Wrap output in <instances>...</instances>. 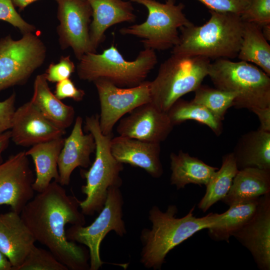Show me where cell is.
Segmentation results:
<instances>
[{
  "label": "cell",
  "mask_w": 270,
  "mask_h": 270,
  "mask_svg": "<svg viewBox=\"0 0 270 270\" xmlns=\"http://www.w3.org/2000/svg\"><path fill=\"white\" fill-rule=\"evenodd\" d=\"M80 201L68 194L63 186L54 180L34 196L20 215L36 242L46 246L61 263L70 270H90L89 252L69 240L66 226H84Z\"/></svg>",
  "instance_id": "obj_1"
},
{
  "label": "cell",
  "mask_w": 270,
  "mask_h": 270,
  "mask_svg": "<svg viewBox=\"0 0 270 270\" xmlns=\"http://www.w3.org/2000/svg\"><path fill=\"white\" fill-rule=\"evenodd\" d=\"M194 207L184 216L178 218L176 205H169L165 212L154 206L149 211L151 229L141 232L142 248L140 262L147 268L160 270L168 253L197 232L208 229L217 223L222 214L210 213L197 218L194 214Z\"/></svg>",
  "instance_id": "obj_2"
},
{
  "label": "cell",
  "mask_w": 270,
  "mask_h": 270,
  "mask_svg": "<svg viewBox=\"0 0 270 270\" xmlns=\"http://www.w3.org/2000/svg\"><path fill=\"white\" fill-rule=\"evenodd\" d=\"M204 24L182 28L172 54L198 56L208 59H231L238 56L242 40L244 22L240 15L210 10Z\"/></svg>",
  "instance_id": "obj_3"
},
{
  "label": "cell",
  "mask_w": 270,
  "mask_h": 270,
  "mask_svg": "<svg viewBox=\"0 0 270 270\" xmlns=\"http://www.w3.org/2000/svg\"><path fill=\"white\" fill-rule=\"evenodd\" d=\"M84 129L94 138L96 156L89 170L80 172L82 176L86 180V184L81 188L86 198L80 201V207L84 215L92 216L100 212L104 208L108 188H120L122 185L120 173L124 166L123 164L118 162L111 153L110 143L112 134H102L98 115L86 116Z\"/></svg>",
  "instance_id": "obj_4"
},
{
  "label": "cell",
  "mask_w": 270,
  "mask_h": 270,
  "mask_svg": "<svg viewBox=\"0 0 270 270\" xmlns=\"http://www.w3.org/2000/svg\"><path fill=\"white\" fill-rule=\"evenodd\" d=\"M78 60L76 70L80 79L93 82L104 78L121 88L142 83L158 62L153 50L144 48L135 60L128 61L114 44L102 54L88 52Z\"/></svg>",
  "instance_id": "obj_5"
},
{
  "label": "cell",
  "mask_w": 270,
  "mask_h": 270,
  "mask_svg": "<svg viewBox=\"0 0 270 270\" xmlns=\"http://www.w3.org/2000/svg\"><path fill=\"white\" fill-rule=\"evenodd\" d=\"M208 76L216 88L237 94L233 106L236 108L270 106V76L251 63L216 60Z\"/></svg>",
  "instance_id": "obj_6"
},
{
  "label": "cell",
  "mask_w": 270,
  "mask_h": 270,
  "mask_svg": "<svg viewBox=\"0 0 270 270\" xmlns=\"http://www.w3.org/2000/svg\"><path fill=\"white\" fill-rule=\"evenodd\" d=\"M210 64V59L202 56L172 54L150 81L151 102L167 112L177 100L202 84Z\"/></svg>",
  "instance_id": "obj_7"
},
{
  "label": "cell",
  "mask_w": 270,
  "mask_h": 270,
  "mask_svg": "<svg viewBox=\"0 0 270 270\" xmlns=\"http://www.w3.org/2000/svg\"><path fill=\"white\" fill-rule=\"evenodd\" d=\"M144 6L148 10L145 22L121 28L122 35H132L142 40L144 48L165 50L176 46L179 40L178 30L192 22L183 12L184 6L175 0L161 3L156 0H128Z\"/></svg>",
  "instance_id": "obj_8"
},
{
  "label": "cell",
  "mask_w": 270,
  "mask_h": 270,
  "mask_svg": "<svg viewBox=\"0 0 270 270\" xmlns=\"http://www.w3.org/2000/svg\"><path fill=\"white\" fill-rule=\"evenodd\" d=\"M46 48L39 37L29 32L14 40L10 34L0 38V91L26 84L44 62Z\"/></svg>",
  "instance_id": "obj_9"
},
{
  "label": "cell",
  "mask_w": 270,
  "mask_h": 270,
  "mask_svg": "<svg viewBox=\"0 0 270 270\" xmlns=\"http://www.w3.org/2000/svg\"><path fill=\"white\" fill-rule=\"evenodd\" d=\"M120 188H108L104 208L90 225H74L66 230L69 240L88 248L90 270H98L104 263L100 258V246L106 235L112 230L121 237L126 234L123 220L124 198Z\"/></svg>",
  "instance_id": "obj_10"
},
{
  "label": "cell",
  "mask_w": 270,
  "mask_h": 270,
  "mask_svg": "<svg viewBox=\"0 0 270 270\" xmlns=\"http://www.w3.org/2000/svg\"><path fill=\"white\" fill-rule=\"evenodd\" d=\"M93 82L100 102V127L104 135L112 134L114 125L126 114L151 102L150 81L130 88L118 87L104 78Z\"/></svg>",
  "instance_id": "obj_11"
},
{
  "label": "cell",
  "mask_w": 270,
  "mask_h": 270,
  "mask_svg": "<svg viewBox=\"0 0 270 270\" xmlns=\"http://www.w3.org/2000/svg\"><path fill=\"white\" fill-rule=\"evenodd\" d=\"M58 4L56 28L58 42L64 50L71 48L80 60L88 52L94 53L90 40L92 9L86 0H55Z\"/></svg>",
  "instance_id": "obj_12"
},
{
  "label": "cell",
  "mask_w": 270,
  "mask_h": 270,
  "mask_svg": "<svg viewBox=\"0 0 270 270\" xmlns=\"http://www.w3.org/2000/svg\"><path fill=\"white\" fill-rule=\"evenodd\" d=\"M35 178L25 152L10 156L0 164V206H9L20 214L34 196Z\"/></svg>",
  "instance_id": "obj_13"
},
{
  "label": "cell",
  "mask_w": 270,
  "mask_h": 270,
  "mask_svg": "<svg viewBox=\"0 0 270 270\" xmlns=\"http://www.w3.org/2000/svg\"><path fill=\"white\" fill-rule=\"evenodd\" d=\"M174 126L168 113L150 102L138 106L120 119L116 130L119 136L160 143L168 138Z\"/></svg>",
  "instance_id": "obj_14"
},
{
  "label": "cell",
  "mask_w": 270,
  "mask_h": 270,
  "mask_svg": "<svg viewBox=\"0 0 270 270\" xmlns=\"http://www.w3.org/2000/svg\"><path fill=\"white\" fill-rule=\"evenodd\" d=\"M232 236L250 252L260 270H270V193L259 198L254 216Z\"/></svg>",
  "instance_id": "obj_15"
},
{
  "label": "cell",
  "mask_w": 270,
  "mask_h": 270,
  "mask_svg": "<svg viewBox=\"0 0 270 270\" xmlns=\"http://www.w3.org/2000/svg\"><path fill=\"white\" fill-rule=\"evenodd\" d=\"M10 130L12 142L22 146L62 137L66 132L44 116L30 101L16 109Z\"/></svg>",
  "instance_id": "obj_16"
},
{
  "label": "cell",
  "mask_w": 270,
  "mask_h": 270,
  "mask_svg": "<svg viewBox=\"0 0 270 270\" xmlns=\"http://www.w3.org/2000/svg\"><path fill=\"white\" fill-rule=\"evenodd\" d=\"M110 148L118 162L142 168L152 178H159L164 173L160 143L118 136L111 139Z\"/></svg>",
  "instance_id": "obj_17"
},
{
  "label": "cell",
  "mask_w": 270,
  "mask_h": 270,
  "mask_svg": "<svg viewBox=\"0 0 270 270\" xmlns=\"http://www.w3.org/2000/svg\"><path fill=\"white\" fill-rule=\"evenodd\" d=\"M82 126V118L78 116L71 133L64 138L58 156V183L62 186L70 184L72 174L76 168H88L91 165L90 156L95 152L96 142L91 133H84Z\"/></svg>",
  "instance_id": "obj_18"
},
{
  "label": "cell",
  "mask_w": 270,
  "mask_h": 270,
  "mask_svg": "<svg viewBox=\"0 0 270 270\" xmlns=\"http://www.w3.org/2000/svg\"><path fill=\"white\" fill-rule=\"evenodd\" d=\"M32 234L20 214L13 211L0 214V251L16 270L35 245Z\"/></svg>",
  "instance_id": "obj_19"
},
{
  "label": "cell",
  "mask_w": 270,
  "mask_h": 270,
  "mask_svg": "<svg viewBox=\"0 0 270 270\" xmlns=\"http://www.w3.org/2000/svg\"><path fill=\"white\" fill-rule=\"evenodd\" d=\"M92 9L90 40L94 53L106 38L105 32L122 22H134L136 16L132 2L125 0H86Z\"/></svg>",
  "instance_id": "obj_20"
},
{
  "label": "cell",
  "mask_w": 270,
  "mask_h": 270,
  "mask_svg": "<svg viewBox=\"0 0 270 270\" xmlns=\"http://www.w3.org/2000/svg\"><path fill=\"white\" fill-rule=\"evenodd\" d=\"M64 138H58L34 144L26 154L30 156L35 166L36 178L32 186L34 192H41L54 180L58 182V161Z\"/></svg>",
  "instance_id": "obj_21"
},
{
  "label": "cell",
  "mask_w": 270,
  "mask_h": 270,
  "mask_svg": "<svg viewBox=\"0 0 270 270\" xmlns=\"http://www.w3.org/2000/svg\"><path fill=\"white\" fill-rule=\"evenodd\" d=\"M270 193V170L246 168L238 170L222 200L229 206Z\"/></svg>",
  "instance_id": "obj_22"
},
{
  "label": "cell",
  "mask_w": 270,
  "mask_h": 270,
  "mask_svg": "<svg viewBox=\"0 0 270 270\" xmlns=\"http://www.w3.org/2000/svg\"><path fill=\"white\" fill-rule=\"evenodd\" d=\"M30 102L48 120L66 130L74 122L75 110L58 99L49 88L44 74L36 76Z\"/></svg>",
  "instance_id": "obj_23"
},
{
  "label": "cell",
  "mask_w": 270,
  "mask_h": 270,
  "mask_svg": "<svg viewBox=\"0 0 270 270\" xmlns=\"http://www.w3.org/2000/svg\"><path fill=\"white\" fill-rule=\"evenodd\" d=\"M232 152L238 170L246 168L270 170V132L258 129L242 135Z\"/></svg>",
  "instance_id": "obj_24"
},
{
  "label": "cell",
  "mask_w": 270,
  "mask_h": 270,
  "mask_svg": "<svg viewBox=\"0 0 270 270\" xmlns=\"http://www.w3.org/2000/svg\"><path fill=\"white\" fill-rule=\"evenodd\" d=\"M170 160V184L175 186L178 190L184 188L190 184L206 186L218 169L182 150L178 154L171 153Z\"/></svg>",
  "instance_id": "obj_25"
},
{
  "label": "cell",
  "mask_w": 270,
  "mask_h": 270,
  "mask_svg": "<svg viewBox=\"0 0 270 270\" xmlns=\"http://www.w3.org/2000/svg\"><path fill=\"white\" fill-rule=\"evenodd\" d=\"M237 56L240 60L254 64L270 76V45L262 34L261 26L244 22L242 40Z\"/></svg>",
  "instance_id": "obj_26"
},
{
  "label": "cell",
  "mask_w": 270,
  "mask_h": 270,
  "mask_svg": "<svg viewBox=\"0 0 270 270\" xmlns=\"http://www.w3.org/2000/svg\"><path fill=\"white\" fill-rule=\"evenodd\" d=\"M258 200L259 198L230 206L228 210L222 214L218 222L208 228L210 236L215 240L229 242L230 237L254 216Z\"/></svg>",
  "instance_id": "obj_27"
},
{
  "label": "cell",
  "mask_w": 270,
  "mask_h": 270,
  "mask_svg": "<svg viewBox=\"0 0 270 270\" xmlns=\"http://www.w3.org/2000/svg\"><path fill=\"white\" fill-rule=\"evenodd\" d=\"M238 170L233 153L224 156L220 168L214 172L206 186V192L198 204V208L205 212L222 200L230 190Z\"/></svg>",
  "instance_id": "obj_28"
},
{
  "label": "cell",
  "mask_w": 270,
  "mask_h": 270,
  "mask_svg": "<svg viewBox=\"0 0 270 270\" xmlns=\"http://www.w3.org/2000/svg\"><path fill=\"white\" fill-rule=\"evenodd\" d=\"M174 126L188 120H194L209 127L216 136L222 131V121L204 106L180 98L167 112Z\"/></svg>",
  "instance_id": "obj_29"
},
{
  "label": "cell",
  "mask_w": 270,
  "mask_h": 270,
  "mask_svg": "<svg viewBox=\"0 0 270 270\" xmlns=\"http://www.w3.org/2000/svg\"><path fill=\"white\" fill-rule=\"evenodd\" d=\"M236 96L234 92L201 84L194 91L192 101L204 106L222 121L227 110L233 106Z\"/></svg>",
  "instance_id": "obj_30"
},
{
  "label": "cell",
  "mask_w": 270,
  "mask_h": 270,
  "mask_svg": "<svg viewBox=\"0 0 270 270\" xmlns=\"http://www.w3.org/2000/svg\"><path fill=\"white\" fill-rule=\"evenodd\" d=\"M16 270H68L48 250L32 248L25 260Z\"/></svg>",
  "instance_id": "obj_31"
},
{
  "label": "cell",
  "mask_w": 270,
  "mask_h": 270,
  "mask_svg": "<svg viewBox=\"0 0 270 270\" xmlns=\"http://www.w3.org/2000/svg\"><path fill=\"white\" fill-rule=\"evenodd\" d=\"M244 22H251L261 27L270 24V0H250L240 15Z\"/></svg>",
  "instance_id": "obj_32"
},
{
  "label": "cell",
  "mask_w": 270,
  "mask_h": 270,
  "mask_svg": "<svg viewBox=\"0 0 270 270\" xmlns=\"http://www.w3.org/2000/svg\"><path fill=\"white\" fill-rule=\"evenodd\" d=\"M0 20L18 28L22 34L36 30L34 26L24 20L17 12L12 0H0Z\"/></svg>",
  "instance_id": "obj_33"
},
{
  "label": "cell",
  "mask_w": 270,
  "mask_h": 270,
  "mask_svg": "<svg viewBox=\"0 0 270 270\" xmlns=\"http://www.w3.org/2000/svg\"><path fill=\"white\" fill-rule=\"evenodd\" d=\"M75 66L70 56H62L57 64H50L44 73L48 82L57 83L70 78L75 71Z\"/></svg>",
  "instance_id": "obj_34"
},
{
  "label": "cell",
  "mask_w": 270,
  "mask_h": 270,
  "mask_svg": "<svg viewBox=\"0 0 270 270\" xmlns=\"http://www.w3.org/2000/svg\"><path fill=\"white\" fill-rule=\"evenodd\" d=\"M210 9L221 12H230L240 15L250 0H198Z\"/></svg>",
  "instance_id": "obj_35"
},
{
  "label": "cell",
  "mask_w": 270,
  "mask_h": 270,
  "mask_svg": "<svg viewBox=\"0 0 270 270\" xmlns=\"http://www.w3.org/2000/svg\"><path fill=\"white\" fill-rule=\"evenodd\" d=\"M15 92L7 98L0 101V135L11 129L12 118L16 110Z\"/></svg>",
  "instance_id": "obj_36"
},
{
  "label": "cell",
  "mask_w": 270,
  "mask_h": 270,
  "mask_svg": "<svg viewBox=\"0 0 270 270\" xmlns=\"http://www.w3.org/2000/svg\"><path fill=\"white\" fill-rule=\"evenodd\" d=\"M54 94L60 100L69 98L80 102L83 100L85 92L77 88L73 82L68 78L56 84Z\"/></svg>",
  "instance_id": "obj_37"
},
{
  "label": "cell",
  "mask_w": 270,
  "mask_h": 270,
  "mask_svg": "<svg viewBox=\"0 0 270 270\" xmlns=\"http://www.w3.org/2000/svg\"><path fill=\"white\" fill-rule=\"evenodd\" d=\"M258 117L260 126L258 129L270 132V106L254 108L250 110Z\"/></svg>",
  "instance_id": "obj_38"
},
{
  "label": "cell",
  "mask_w": 270,
  "mask_h": 270,
  "mask_svg": "<svg viewBox=\"0 0 270 270\" xmlns=\"http://www.w3.org/2000/svg\"><path fill=\"white\" fill-rule=\"evenodd\" d=\"M10 140H11L10 130L0 135V158L2 154L8 146Z\"/></svg>",
  "instance_id": "obj_39"
},
{
  "label": "cell",
  "mask_w": 270,
  "mask_h": 270,
  "mask_svg": "<svg viewBox=\"0 0 270 270\" xmlns=\"http://www.w3.org/2000/svg\"><path fill=\"white\" fill-rule=\"evenodd\" d=\"M0 270H12V267L10 262L0 251Z\"/></svg>",
  "instance_id": "obj_40"
},
{
  "label": "cell",
  "mask_w": 270,
  "mask_h": 270,
  "mask_svg": "<svg viewBox=\"0 0 270 270\" xmlns=\"http://www.w3.org/2000/svg\"><path fill=\"white\" fill-rule=\"evenodd\" d=\"M15 6L19 11L23 10L28 6L38 0H12Z\"/></svg>",
  "instance_id": "obj_41"
},
{
  "label": "cell",
  "mask_w": 270,
  "mask_h": 270,
  "mask_svg": "<svg viewBox=\"0 0 270 270\" xmlns=\"http://www.w3.org/2000/svg\"><path fill=\"white\" fill-rule=\"evenodd\" d=\"M262 32L264 38L268 40H270V24L262 27Z\"/></svg>",
  "instance_id": "obj_42"
},
{
  "label": "cell",
  "mask_w": 270,
  "mask_h": 270,
  "mask_svg": "<svg viewBox=\"0 0 270 270\" xmlns=\"http://www.w3.org/2000/svg\"></svg>",
  "instance_id": "obj_43"
}]
</instances>
